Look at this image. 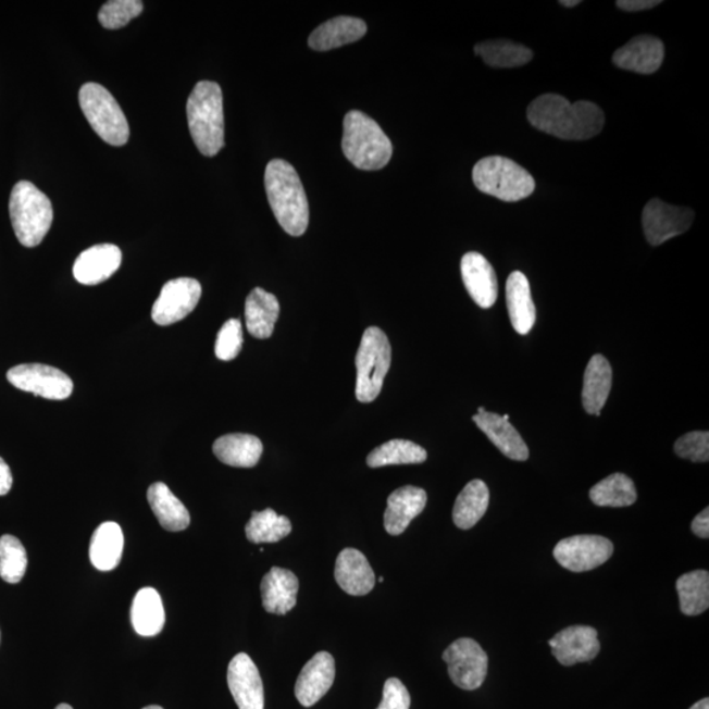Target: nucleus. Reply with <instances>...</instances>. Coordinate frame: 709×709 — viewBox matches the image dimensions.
<instances>
[{"mask_svg":"<svg viewBox=\"0 0 709 709\" xmlns=\"http://www.w3.org/2000/svg\"><path fill=\"white\" fill-rule=\"evenodd\" d=\"M527 117L536 129L568 141L598 136L605 125V113L597 104L587 100L571 103L557 94L542 95L532 101Z\"/></svg>","mask_w":709,"mask_h":709,"instance_id":"1","label":"nucleus"},{"mask_svg":"<svg viewBox=\"0 0 709 709\" xmlns=\"http://www.w3.org/2000/svg\"><path fill=\"white\" fill-rule=\"evenodd\" d=\"M264 186L277 223L289 236H302L309 225V202L293 164L283 160L271 161L265 169Z\"/></svg>","mask_w":709,"mask_h":709,"instance_id":"2","label":"nucleus"},{"mask_svg":"<svg viewBox=\"0 0 709 709\" xmlns=\"http://www.w3.org/2000/svg\"><path fill=\"white\" fill-rule=\"evenodd\" d=\"M189 132L196 148L214 157L225 145L223 91L216 82L201 80L187 101Z\"/></svg>","mask_w":709,"mask_h":709,"instance_id":"3","label":"nucleus"},{"mask_svg":"<svg viewBox=\"0 0 709 709\" xmlns=\"http://www.w3.org/2000/svg\"><path fill=\"white\" fill-rule=\"evenodd\" d=\"M341 149L354 167L366 171L385 167L394 154L388 136L375 120L360 111L345 116Z\"/></svg>","mask_w":709,"mask_h":709,"instance_id":"4","label":"nucleus"},{"mask_svg":"<svg viewBox=\"0 0 709 709\" xmlns=\"http://www.w3.org/2000/svg\"><path fill=\"white\" fill-rule=\"evenodd\" d=\"M10 217L18 242L39 246L53 223L52 202L30 182H18L11 192Z\"/></svg>","mask_w":709,"mask_h":709,"instance_id":"5","label":"nucleus"},{"mask_svg":"<svg viewBox=\"0 0 709 709\" xmlns=\"http://www.w3.org/2000/svg\"><path fill=\"white\" fill-rule=\"evenodd\" d=\"M473 183L481 192L514 202L535 191L534 177L521 164L506 157H486L473 167Z\"/></svg>","mask_w":709,"mask_h":709,"instance_id":"6","label":"nucleus"},{"mask_svg":"<svg viewBox=\"0 0 709 709\" xmlns=\"http://www.w3.org/2000/svg\"><path fill=\"white\" fill-rule=\"evenodd\" d=\"M391 363V347L388 337L376 326L366 328L360 341L357 359L358 401L370 403L382 394L384 380Z\"/></svg>","mask_w":709,"mask_h":709,"instance_id":"7","label":"nucleus"},{"mask_svg":"<svg viewBox=\"0 0 709 709\" xmlns=\"http://www.w3.org/2000/svg\"><path fill=\"white\" fill-rule=\"evenodd\" d=\"M79 104L97 135L112 147H123L129 139V125L122 107L105 87L86 84L79 91Z\"/></svg>","mask_w":709,"mask_h":709,"instance_id":"8","label":"nucleus"},{"mask_svg":"<svg viewBox=\"0 0 709 709\" xmlns=\"http://www.w3.org/2000/svg\"><path fill=\"white\" fill-rule=\"evenodd\" d=\"M443 661L447 663L449 679L465 692L483 686L487 674V655L472 638H459L445 650Z\"/></svg>","mask_w":709,"mask_h":709,"instance_id":"9","label":"nucleus"},{"mask_svg":"<svg viewBox=\"0 0 709 709\" xmlns=\"http://www.w3.org/2000/svg\"><path fill=\"white\" fill-rule=\"evenodd\" d=\"M8 380L15 388L47 400H66L74 389L65 372L46 364L16 365L8 372Z\"/></svg>","mask_w":709,"mask_h":709,"instance_id":"10","label":"nucleus"},{"mask_svg":"<svg viewBox=\"0 0 709 709\" xmlns=\"http://www.w3.org/2000/svg\"><path fill=\"white\" fill-rule=\"evenodd\" d=\"M613 546L598 535H577L557 543L553 556L562 568L574 573L593 571L611 559Z\"/></svg>","mask_w":709,"mask_h":709,"instance_id":"11","label":"nucleus"},{"mask_svg":"<svg viewBox=\"0 0 709 709\" xmlns=\"http://www.w3.org/2000/svg\"><path fill=\"white\" fill-rule=\"evenodd\" d=\"M201 293V284L191 277L167 282L151 309V319L160 326L174 325L185 320L198 307Z\"/></svg>","mask_w":709,"mask_h":709,"instance_id":"12","label":"nucleus"},{"mask_svg":"<svg viewBox=\"0 0 709 709\" xmlns=\"http://www.w3.org/2000/svg\"><path fill=\"white\" fill-rule=\"evenodd\" d=\"M694 219L695 213L689 208L670 206L660 199L650 200L643 211L645 237L651 246H660L686 233Z\"/></svg>","mask_w":709,"mask_h":709,"instance_id":"13","label":"nucleus"},{"mask_svg":"<svg viewBox=\"0 0 709 709\" xmlns=\"http://www.w3.org/2000/svg\"><path fill=\"white\" fill-rule=\"evenodd\" d=\"M556 660L563 667L590 662L599 655L600 643L597 630L587 625H573L557 633L549 640Z\"/></svg>","mask_w":709,"mask_h":709,"instance_id":"14","label":"nucleus"},{"mask_svg":"<svg viewBox=\"0 0 709 709\" xmlns=\"http://www.w3.org/2000/svg\"><path fill=\"white\" fill-rule=\"evenodd\" d=\"M227 685L239 709H264L261 674L246 654L233 658L227 668Z\"/></svg>","mask_w":709,"mask_h":709,"instance_id":"15","label":"nucleus"},{"mask_svg":"<svg viewBox=\"0 0 709 709\" xmlns=\"http://www.w3.org/2000/svg\"><path fill=\"white\" fill-rule=\"evenodd\" d=\"M335 680V661L327 651H320L306 667L297 679L295 694L303 707H312L319 702L332 688Z\"/></svg>","mask_w":709,"mask_h":709,"instance_id":"16","label":"nucleus"},{"mask_svg":"<svg viewBox=\"0 0 709 709\" xmlns=\"http://www.w3.org/2000/svg\"><path fill=\"white\" fill-rule=\"evenodd\" d=\"M122 262V250L116 245L101 244L82 252L74 263L73 274L84 286H97L109 281Z\"/></svg>","mask_w":709,"mask_h":709,"instance_id":"17","label":"nucleus"},{"mask_svg":"<svg viewBox=\"0 0 709 709\" xmlns=\"http://www.w3.org/2000/svg\"><path fill=\"white\" fill-rule=\"evenodd\" d=\"M461 276L472 300L480 308L489 309L498 297V281L496 271L484 256L478 252H468L461 259Z\"/></svg>","mask_w":709,"mask_h":709,"instance_id":"18","label":"nucleus"},{"mask_svg":"<svg viewBox=\"0 0 709 709\" xmlns=\"http://www.w3.org/2000/svg\"><path fill=\"white\" fill-rule=\"evenodd\" d=\"M664 57L663 42L655 36H637L612 57L620 69L638 74H654L661 67Z\"/></svg>","mask_w":709,"mask_h":709,"instance_id":"19","label":"nucleus"},{"mask_svg":"<svg viewBox=\"0 0 709 709\" xmlns=\"http://www.w3.org/2000/svg\"><path fill=\"white\" fill-rule=\"evenodd\" d=\"M427 493L416 486H403L388 498L384 514V527L391 536L403 534L411 521L426 508Z\"/></svg>","mask_w":709,"mask_h":709,"instance_id":"20","label":"nucleus"},{"mask_svg":"<svg viewBox=\"0 0 709 709\" xmlns=\"http://www.w3.org/2000/svg\"><path fill=\"white\" fill-rule=\"evenodd\" d=\"M335 581L347 594L353 597H363L375 587L376 577L369 560L358 549L346 548L341 550L335 562Z\"/></svg>","mask_w":709,"mask_h":709,"instance_id":"21","label":"nucleus"},{"mask_svg":"<svg viewBox=\"0 0 709 709\" xmlns=\"http://www.w3.org/2000/svg\"><path fill=\"white\" fill-rule=\"evenodd\" d=\"M472 420L506 458L515 461L528 459L527 445L517 428L510 421H505L502 415L484 411V413L473 415Z\"/></svg>","mask_w":709,"mask_h":709,"instance_id":"22","label":"nucleus"},{"mask_svg":"<svg viewBox=\"0 0 709 709\" xmlns=\"http://www.w3.org/2000/svg\"><path fill=\"white\" fill-rule=\"evenodd\" d=\"M264 610L275 615H286L297 604L299 580L283 568H272L261 584Z\"/></svg>","mask_w":709,"mask_h":709,"instance_id":"23","label":"nucleus"},{"mask_svg":"<svg viewBox=\"0 0 709 709\" xmlns=\"http://www.w3.org/2000/svg\"><path fill=\"white\" fill-rule=\"evenodd\" d=\"M506 302L512 327L518 334L527 335L536 321V308L532 300L528 278L514 271L506 283Z\"/></svg>","mask_w":709,"mask_h":709,"instance_id":"24","label":"nucleus"},{"mask_svg":"<svg viewBox=\"0 0 709 709\" xmlns=\"http://www.w3.org/2000/svg\"><path fill=\"white\" fill-rule=\"evenodd\" d=\"M366 24L362 18L338 16L316 28L309 37V47L316 52H327L362 39L366 34Z\"/></svg>","mask_w":709,"mask_h":709,"instance_id":"25","label":"nucleus"},{"mask_svg":"<svg viewBox=\"0 0 709 709\" xmlns=\"http://www.w3.org/2000/svg\"><path fill=\"white\" fill-rule=\"evenodd\" d=\"M612 386V369L604 354L597 353L590 359L585 371L582 403L587 414L600 415Z\"/></svg>","mask_w":709,"mask_h":709,"instance_id":"26","label":"nucleus"},{"mask_svg":"<svg viewBox=\"0 0 709 709\" xmlns=\"http://www.w3.org/2000/svg\"><path fill=\"white\" fill-rule=\"evenodd\" d=\"M281 314V306L275 295L256 288L247 296L245 316L247 331L258 339H268L274 333L275 324Z\"/></svg>","mask_w":709,"mask_h":709,"instance_id":"27","label":"nucleus"},{"mask_svg":"<svg viewBox=\"0 0 709 709\" xmlns=\"http://www.w3.org/2000/svg\"><path fill=\"white\" fill-rule=\"evenodd\" d=\"M213 453L226 465L252 468L261 460L263 445L254 435L229 434L214 441Z\"/></svg>","mask_w":709,"mask_h":709,"instance_id":"28","label":"nucleus"},{"mask_svg":"<svg viewBox=\"0 0 709 709\" xmlns=\"http://www.w3.org/2000/svg\"><path fill=\"white\" fill-rule=\"evenodd\" d=\"M133 629L139 636L153 637L161 633L166 622L160 593L153 587H144L132 604Z\"/></svg>","mask_w":709,"mask_h":709,"instance_id":"29","label":"nucleus"},{"mask_svg":"<svg viewBox=\"0 0 709 709\" xmlns=\"http://www.w3.org/2000/svg\"><path fill=\"white\" fill-rule=\"evenodd\" d=\"M124 550L123 530L115 522H105L95 530L90 543V560L101 572L116 569Z\"/></svg>","mask_w":709,"mask_h":709,"instance_id":"30","label":"nucleus"},{"mask_svg":"<svg viewBox=\"0 0 709 709\" xmlns=\"http://www.w3.org/2000/svg\"><path fill=\"white\" fill-rule=\"evenodd\" d=\"M148 501L158 522L164 530L171 532L185 531L191 523V517H189L186 506L174 496V493L169 489L166 484L156 483L151 485L148 490Z\"/></svg>","mask_w":709,"mask_h":709,"instance_id":"31","label":"nucleus"},{"mask_svg":"<svg viewBox=\"0 0 709 709\" xmlns=\"http://www.w3.org/2000/svg\"><path fill=\"white\" fill-rule=\"evenodd\" d=\"M489 502L490 492L484 481H471L456 499L452 514L455 524L461 530L474 527L485 515Z\"/></svg>","mask_w":709,"mask_h":709,"instance_id":"32","label":"nucleus"},{"mask_svg":"<svg viewBox=\"0 0 709 709\" xmlns=\"http://www.w3.org/2000/svg\"><path fill=\"white\" fill-rule=\"evenodd\" d=\"M590 499L600 508H626L637 501V490L629 476L613 473L592 487Z\"/></svg>","mask_w":709,"mask_h":709,"instance_id":"33","label":"nucleus"},{"mask_svg":"<svg viewBox=\"0 0 709 709\" xmlns=\"http://www.w3.org/2000/svg\"><path fill=\"white\" fill-rule=\"evenodd\" d=\"M427 460V451L415 443L395 439L373 449L366 458L370 468L388 465L422 464Z\"/></svg>","mask_w":709,"mask_h":709,"instance_id":"34","label":"nucleus"},{"mask_svg":"<svg viewBox=\"0 0 709 709\" xmlns=\"http://www.w3.org/2000/svg\"><path fill=\"white\" fill-rule=\"evenodd\" d=\"M474 53L492 67L523 66L534 59V53L527 47L510 40H490L477 43Z\"/></svg>","mask_w":709,"mask_h":709,"instance_id":"35","label":"nucleus"},{"mask_svg":"<svg viewBox=\"0 0 709 709\" xmlns=\"http://www.w3.org/2000/svg\"><path fill=\"white\" fill-rule=\"evenodd\" d=\"M293 532V523L287 517L278 515L272 509L254 511L246 524L247 540L254 544L277 543Z\"/></svg>","mask_w":709,"mask_h":709,"instance_id":"36","label":"nucleus"},{"mask_svg":"<svg viewBox=\"0 0 709 709\" xmlns=\"http://www.w3.org/2000/svg\"><path fill=\"white\" fill-rule=\"evenodd\" d=\"M676 592L680 595L681 611L687 617L700 615L709 607V574L707 571H695L683 574L676 581Z\"/></svg>","mask_w":709,"mask_h":709,"instance_id":"37","label":"nucleus"},{"mask_svg":"<svg viewBox=\"0 0 709 709\" xmlns=\"http://www.w3.org/2000/svg\"><path fill=\"white\" fill-rule=\"evenodd\" d=\"M28 557L21 540L12 535L0 537V577L8 584H18L27 572Z\"/></svg>","mask_w":709,"mask_h":709,"instance_id":"38","label":"nucleus"},{"mask_svg":"<svg viewBox=\"0 0 709 709\" xmlns=\"http://www.w3.org/2000/svg\"><path fill=\"white\" fill-rule=\"evenodd\" d=\"M144 11V3L139 0H111L99 12V22L107 29L125 27L132 18Z\"/></svg>","mask_w":709,"mask_h":709,"instance_id":"39","label":"nucleus"},{"mask_svg":"<svg viewBox=\"0 0 709 709\" xmlns=\"http://www.w3.org/2000/svg\"><path fill=\"white\" fill-rule=\"evenodd\" d=\"M244 333L242 324L239 320L232 319L226 321L224 326L217 335L216 340V357L223 362H231L236 359L240 350H242Z\"/></svg>","mask_w":709,"mask_h":709,"instance_id":"40","label":"nucleus"},{"mask_svg":"<svg viewBox=\"0 0 709 709\" xmlns=\"http://www.w3.org/2000/svg\"><path fill=\"white\" fill-rule=\"evenodd\" d=\"M674 451L680 456V458L694 461V463H708V432H693L681 436V438L675 441Z\"/></svg>","mask_w":709,"mask_h":709,"instance_id":"41","label":"nucleus"},{"mask_svg":"<svg viewBox=\"0 0 709 709\" xmlns=\"http://www.w3.org/2000/svg\"><path fill=\"white\" fill-rule=\"evenodd\" d=\"M410 694L403 683L397 679L385 682L383 700L377 709H410Z\"/></svg>","mask_w":709,"mask_h":709,"instance_id":"42","label":"nucleus"},{"mask_svg":"<svg viewBox=\"0 0 709 709\" xmlns=\"http://www.w3.org/2000/svg\"><path fill=\"white\" fill-rule=\"evenodd\" d=\"M660 4V0H619V2H617L620 10L629 12L650 10Z\"/></svg>","mask_w":709,"mask_h":709,"instance_id":"43","label":"nucleus"},{"mask_svg":"<svg viewBox=\"0 0 709 709\" xmlns=\"http://www.w3.org/2000/svg\"><path fill=\"white\" fill-rule=\"evenodd\" d=\"M692 530L700 539H708L709 537V509L706 508L696 517L692 524Z\"/></svg>","mask_w":709,"mask_h":709,"instance_id":"44","label":"nucleus"},{"mask_svg":"<svg viewBox=\"0 0 709 709\" xmlns=\"http://www.w3.org/2000/svg\"><path fill=\"white\" fill-rule=\"evenodd\" d=\"M12 484H14V478H12L10 467L2 458H0V496L9 494Z\"/></svg>","mask_w":709,"mask_h":709,"instance_id":"45","label":"nucleus"},{"mask_svg":"<svg viewBox=\"0 0 709 709\" xmlns=\"http://www.w3.org/2000/svg\"><path fill=\"white\" fill-rule=\"evenodd\" d=\"M689 709H709V699H701L698 702H695V705Z\"/></svg>","mask_w":709,"mask_h":709,"instance_id":"46","label":"nucleus"},{"mask_svg":"<svg viewBox=\"0 0 709 709\" xmlns=\"http://www.w3.org/2000/svg\"><path fill=\"white\" fill-rule=\"evenodd\" d=\"M580 3V0H561L560 2L563 8H575V5H579Z\"/></svg>","mask_w":709,"mask_h":709,"instance_id":"47","label":"nucleus"},{"mask_svg":"<svg viewBox=\"0 0 709 709\" xmlns=\"http://www.w3.org/2000/svg\"><path fill=\"white\" fill-rule=\"evenodd\" d=\"M55 709H73V707H72V706H69V705H60V706L57 707Z\"/></svg>","mask_w":709,"mask_h":709,"instance_id":"48","label":"nucleus"},{"mask_svg":"<svg viewBox=\"0 0 709 709\" xmlns=\"http://www.w3.org/2000/svg\"><path fill=\"white\" fill-rule=\"evenodd\" d=\"M144 709H163V708L160 706H149V707H145Z\"/></svg>","mask_w":709,"mask_h":709,"instance_id":"49","label":"nucleus"},{"mask_svg":"<svg viewBox=\"0 0 709 709\" xmlns=\"http://www.w3.org/2000/svg\"><path fill=\"white\" fill-rule=\"evenodd\" d=\"M484 411H486L485 408H478V413L477 414L484 413Z\"/></svg>","mask_w":709,"mask_h":709,"instance_id":"50","label":"nucleus"}]
</instances>
